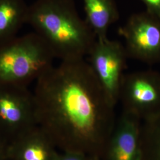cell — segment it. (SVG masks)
<instances>
[{"label": "cell", "mask_w": 160, "mask_h": 160, "mask_svg": "<svg viewBox=\"0 0 160 160\" xmlns=\"http://www.w3.org/2000/svg\"><path fill=\"white\" fill-rule=\"evenodd\" d=\"M29 6L24 0H0V44L17 36L27 23Z\"/></svg>", "instance_id": "cell-11"}, {"label": "cell", "mask_w": 160, "mask_h": 160, "mask_svg": "<svg viewBox=\"0 0 160 160\" xmlns=\"http://www.w3.org/2000/svg\"><path fill=\"white\" fill-rule=\"evenodd\" d=\"M10 140L0 133V160H9V146Z\"/></svg>", "instance_id": "cell-15"}, {"label": "cell", "mask_w": 160, "mask_h": 160, "mask_svg": "<svg viewBox=\"0 0 160 160\" xmlns=\"http://www.w3.org/2000/svg\"><path fill=\"white\" fill-rule=\"evenodd\" d=\"M146 7V12L160 18V0H140Z\"/></svg>", "instance_id": "cell-14"}, {"label": "cell", "mask_w": 160, "mask_h": 160, "mask_svg": "<svg viewBox=\"0 0 160 160\" xmlns=\"http://www.w3.org/2000/svg\"><path fill=\"white\" fill-rule=\"evenodd\" d=\"M141 160H160V113L142 122Z\"/></svg>", "instance_id": "cell-12"}, {"label": "cell", "mask_w": 160, "mask_h": 160, "mask_svg": "<svg viewBox=\"0 0 160 160\" xmlns=\"http://www.w3.org/2000/svg\"><path fill=\"white\" fill-rule=\"evenodd\" d=\"M87 57L97 80L111 103L116 106L125 75L124 71L128 58L125 47L119 42L108 38L97 39Z\"/></svg>", "instance_id": "cell-6"}, {"label": "cell", "mask_w": 160, "mask_h": 160, "mask_svg": "<svg viewBox=\"0 0 160 160\" xmlns=\"http://www.w3.org/2000/svg\"><path fill=\"white\" fill-rule=\"evenodd\" d=\"M141 123L137 116L122 111L100 160H141Z\"/></svg>", "instance_id": "cell-8"}, {"label": "cell", "mask_w": 160, "mask_h": 160, "mask_svg": "<svg viewBox=\"0 0 160 160\" xmlns=\"http://www.w3.org/2000/svg\"><path fill=\"white\" fill-rule=\"evenodd\" d=\"M119 33L128 58L148 65L160 62V18L146 11L133 14Z\"/></svg>", "instance_id": "cell-7"}, {"label": "cell", "mask_w": 160, "mask_h": 160, "mask_svg": "<svg viewBox=\"0 0 160 160\" xmlns=\"http://www.w3.org/2000/svg\"><path fill=\"white\" fill-rule=\"evenodd\" d=\"M123 112L142 122L160 113V73L153 70L124 75L119 95Z\"/></svg>", "instance_id": "cell-4"}, {"label": "cell", "mask_w": 160, "mask_h": 160, "mask_svg": "<svg viewBox=\"0 0 160 160\" xmlns=\"http://www.w3.org/2000/svg\"><path fill=\"white\" fill-rule=\"evenodd\" d=\"M58 160H98L84 153L75 151H62L59 153Z\"/></svg>", "instance_id": "cell-13"}, {"label": "cell", "mask_w": 160, "mask_h": 160, "mask_svg": "<svg viewBox=\"0 0 160 160\" xmlns=\"http://www.w3.org/2000/svg\"><path fill=\"white\" fill-rule=\"evenodd\" d=\"M37 125L62 151L100 160L114 130V106L84 59L61 61L36 81Z\"/></svg>", "instance_id": "cell-1"}, {"label": "cell", "mask_w": 160, "mask_h": 160, "mask_svg": "<svg viewBox=\"0 0 160 160\" xmlns=\"http://www.w3.org/2000/svg\"><path fill=\"white\" fill-rule=\"evenodd\" d=\"M59 153L39 126H35L10 141L9 160H58Z\"/></svg>", "instance_id": "cell-9"}, {"label": "cell", "mask_w": 160, "mask_h": 160, "mask_svg": "<svg viewBox=\"0 0 160 160\" xmlns=\"http://www.w3.org/2000/svg\"><path fill=\"white\" fill-rule=\"evenodd\" d=\"M26 24L61 61L84 59L97 40L73 0H36L29 6Z\"/></svg>", "instance_id": "cell-2"}, {"label": "cell", "mask_w": 160, "mask_h": 160, "mask_svg": "<svg viewBox=\"0 0 160 160\" xmlns=\"http://www.w3.org/2000/svg\"><path fill=\"white\" fill-rule=\"evenodd\" d=\"M37 125L33 93L27 86L0 82V133L12 141Z\"/></svg>", "instance_id": "cell-5"}, {"label": "cell", "mask_w": 160, "mask_h": 160, "mask_svg": "<svg viewBox=\"0 0 160 160\" xmlns=\"http://www.w3.org/2000/svg\"><path fill=\"white\" fill-rule=\"evenodd\" d=\"M55 57L36 33L0 44V82L27 86L53 66Z\"/></svg>", "instance_id": "cell-3"}, {"label": "cell", "mask_w": 160, "mask_h": 160, "mask_svg": "<svg viewBox=\"0 0 160 160\" xmlns=\"http://www.w3.org/2000/svg\"><path fill=\"white\" fill-rule=\"evenodd\" d=\"M86 22L97 39L108 38L110 27L119 18L114 0H83Z\"/></svg>", "instance_id": "cell-10"}]
</instances>
